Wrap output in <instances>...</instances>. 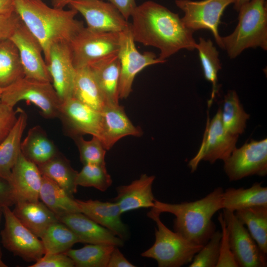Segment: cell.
<instances>
[{"label": "cell", "instance_id": "cell-25", "mask_svg": "<svg viewBox=\"0 0 267 267\" xmlns=\"http://www.w3.org/2000/svg\"><path fill=\"white\" fill-rule=\"evenodd\" d=\"M17 121L0 143V177L10 181L12 170L21 153L22 136L27 124V114L18 107Z\"/></svg>", "mask_w": 267, "mask_h": 267}, {"label": "cell", "instance_id": "cell-22", "mask_svg": "<svg viewBox=\"0 0 267 267\" xmlns=\"http://www.w3.org/2000/svg\"><path fill=\"white\" fill-rule=\"evenodd\" d=\"M155 178L145 174L128 185L117 187V195L114 199L122 214L142 208H152L156 200L152 187Z\"/></svg>", "mask_w": 267, "mask_h": 267}, {"label": "cell", "instance_id": "cell-42", "mask_svg": "<svg viewBox=\"0 0 267 267\" xmlns=\"http://www.w3.org/2000/svg\"><path fill=\"white\" fill-rule=\"evenodd\" d=\"M30 267H74L73 260L65 253H46Z\"/></svg>", "mask_w": 267, "mask_h": 267}, {"label": "cell", "instance_id": "cell-14", "mask_svg": "<svg viewBox=\"0 0 267 267\" xmlns=\"http://www.w3.org/2000/svg\"><path fill=\"white\" fill-rule=\"evenodd\" d=\"M58 118L65 134L71 138L91 134L100 138L102 115L72 97L62 102Z\"/></svg>", "mask_w": 267, "mask_h": 267}, {"label": "cell", "instance_id": "cell-24", "mask_svg": "<svg viewBox=\"0 0 267 267\" xmlns=\"http://www.w3.org/2000/svg\"><path fill=\"white\" fill-rule=\"evenodd\" d=\"M12 212L21 223L41 238L52 223L59 221L57 216L43 203L20 202L15 204Z\"/></svg>", "mask_w": 267, "mask_h": 267}, {"label": "cell", "instance_id": "cell-12", "mask_svg": "<svg viewBox=\"0 0 267 267\" xmlns=\"http://www.w3.org/2000/svg\"><path fill=\"white\" fill-rule=\"evenodd\" d=\"M9 208L1 209L5 221L0 233L3 246L24 261L35 262L45 254L43 243L21 223Z\"/></svg>", "mask_w": 267, "mask_h": 267}, {"label": "cell", "instance_id": "cell-46", "mask_svg": "<svg viewBox=\"0 0 267 267\" xmlns=\"http://www.w3.org/2000/svg\"><path fill=\"white\" fill-rule=\"evenodd\" d=\"M115 246L111 253L107 267H134Z\"/></svg>", "mask_w": 267, "mask_h": 267}, {"label": "cell", "instance_id": "cell-4", "mask_svg": "<svg viewBox=\"0 0 267 267\" xmlns=\"http://www.w3.org/2000/svg\"><path fill=\"white\" fill-rule=\"evenodd\" d=\"M238 23L230 34L222 37V48L233 59L248 48L267 50V0H250L238 11Z\"/></svg>", "mask_w": 267, "mask_h": 267}, {"label": "cell", "instance_id": "cell-5", "mask_svg": "<svg viewBox=\"0 0 267 267\" xmlns=\"http://www.w3.org/2000/svg\"><path fill=\"white\" fill-rule=\"evenodd\" d=\"M147 216L157 225L155 240L141 256L155 260L159 267H180L190 264L203 245L192 244L169 229L160 219V215L150 211Z\"/></svg>", "mask_w": 267, "mask_h": 267}, {"label": "cell", "instance_id": "cell-19", "mask_svg": "<svg viewBox=\"0 0 267 267\" xmlns=\"http://www.w3.org/2000/svg\"><path fill=\"white\" fill-rule=\"evenodd\" d=\"M101 113L102 128L99 139L106 150L125 136L142 135L141 129L133 124L124 107L119 104H106Z\"/></svg>", "mask_w": 267, "mask_h": 267}, {"label": "cell", "instance_id": "cell-6", "mask_svg": "<svg viewBox=\"0 0 267 267\" xmlns=\"http://www.w3.org/2000/svg\"><path fill=\"white\" fill-rule=\"evenodd\" d=\"M21 100L33 103L47 119L58 118L62 102L51 82L24 77L1 89L0 101L14 108Z\"/></svg>", "mask_w": 267, "mask_h": 267}, {"label": "cell", "instance_id": "cell-1", "mask_svg": "<svg viewBox=\"0 0 267 267\" xmlns=\"http://www.w3.org/2000/svg\"><path fill=\"white\" fill-rule=\"evenodd\" d=\"M131 17L135 42L157 48L158 57L163 61L181 49H195L194 32L185 26L178 14L158 3L144 1L136 6Z\"/></svg>", "mask_w": 267, "mask_h": 267}, {"label": "cell", "instance_id": "cell-47", "mask_svg": "<svg viewBox=\"0 0 267 267\" xmlns=\"http://www.w3.org/2000/svg\"><path fill=\"white\" fill-rule=\"evenodd\" d=\"M13 0H0V14L14 11Z\"/></svg>", "mask_w": 267, "mask_h": 267}, {"label": "cell", "instance_id": "cell-23", "mask_svg": "<svg viewBox=\"0 0 267 267\" xmlns=\"http://www.w3.org/2000/svg\"><path fill=\"white\" fill-rule=\"evenodd\" d=\"M106 104H119L120 63L118 54L89 65Z\"/></svg>", "mask_w": 267, "mask_h": 267}, {"label": "cell", "instance_id": "cell-31", "mask_svg": "<svg viewBox=\"0 0 267 267\" xmlns=\"http://www.w3.org/2000/svg\"><path fill=\"white\" fill-rule=\"evenodd\" d=\"M262 251L267 254V206H255L234 212Z\"/></svg>", "mask_w": 267, "mask_h": 267}, {"label": "cell", "instance_id": "cell-49", "mask_svg": "<svg viewBox=\"0 0 267 267\" xmlns=\"http://www.w3.org/2000/svg\"><path fill=\"white\" fill-rule=\"evenodd\" d=\"M250 0H234V8L238 11L240 8L245 4L248 2Z\"/></svg>", "mask_w": 267, "mask_h": 267}, {"label": "cell", "instance_id": "cell-3", "mask_svg": "<svg viewBox=\"0 0 267 267\" xmlns=\"http://www.w3.org/2000/svg\"><path fill=\"white\" fill-rule=\"evenodd\" d=\"M223 192L222 188L218 187L200 199L177 204L155 200L150 211L159 215H174V231L192 244L204 245L216 231L212 219L216 212L222 210Z\"/></svg>", "mask_w": 267, "mask_h": 267}, {"label": "cell", "instance_id": "cell-28", "mask_svg": "<svg viewBox=\"0 0 267 267\" xmlns=\"http://www.w3.org/2000/svg\"><path fill=\"white\" fill-rule=\"evenodd\" d=\"M222 209L235 212L255 206H267V187L255 182L250 187H230L223 190Z\"/></svg>", "mask_w": 267, "mask_h": 267}, {"label": "cell", "instance_id": "cell-2", "mask_svg": "<svg viewBox=\"0 0 267 267\" xmlns=\"http://www.w3.org/2000/svg\"><path fill=\"white\" fill-rule=\"evenodd\" d=\"M14 10L40 43L45 62L56 43H70L85 27L75 18L78 12L50 7L42 0H13Z\"/></svg>", "mask_w": 267, "mask_h": 267}, {"label": "cell", "instance_id": "cell-8", "mask_svg": "<svg viewBox=\"0 0 267 267\" xmlns=\"http://www.w3.org/2000/svg\"><path fill=\"white\" fill-rule=\"evenodd\" d=\"M234 0H176L177 6L184 15L181 18L185 26L193 31H210L217 44L222 48V37L219 32L221 18L225 8Z\"/></svg>", "mask_w": 267, "mask_h": 267}, {"label": "cell", "instance_id": "cell-21", "mask_svg": "<svg viewBox=\"0 0 267 267\" xmlns=\"http://www.w3.org/2000/svg\"><path fill=\"white\" fill-rule=\"evenodd\" d=\"M76 200L82 213L124 241L129 238V230L121 220L122 214L115 202Z\"/></svg>", "mask_w": 267, "mask_h": 267}, {"label": "cell", "instance_id": "cell-48", "mask_svg": "<svg viewBox=\"0 0 267 267\" xmlns=\"http://www.w3.org/2000/svg\"><path fill=\"white\" fill-rule=\"evenodd\" d=\"M78 0H51V4L53 7L57 8H64L72 2Z\"/></svg>", "mask_w": 267, "mask_h": 267}, {"label": "cell", "instance_id": "cell-44", "mask_svg": "<svg viewBox=\"0 0 267 267\" xmlns=\"http://www.w3.org/2000/svg\"><path fill=\"white\" fill-rule=\"evenodd\" d=\"M13 188L10 183L0 177V208L11 207L15 204Z\"/></svg>", "mask_w": 267, "mask_h": 267}, {"label": "cell", "instance_id": "cell-39", "mask_svg": "<svg viewBox=\"0 0 267 267\" xmlns=\"http://www.w3.org/2000/svg\"><path fill=\"white\" fill-rule=\"evenodd\" d=\"M221 232L215 231L210 239L194 256L189 267H216L220 255Z\"/></svg>", "mask_w": 267, "mask_h": 267}, {"label": "cell", "instance_id": "cell-30", "mask_svg": "<svg viewBox=\"0 0 267 267\" xmlns=\"http://www.w3.org/2000/svg\"><path fill=\"white\" fill-rule=\"evenodd\" d=\"M38 167L42 175L53 180L70 196L73 197L77 192L76 178L78 172L59 152L52 158Z\"/></svg>", "mask_w": 267, "mask_h": 267}, {"label": "cell", "instance_id": "cell-13", "mask_svg": "<svg viewBox=\"0 0 267 267\" xmlns=\"http://www.w3.org/2000/svg\"><path fill=\"white\" fill-rule=\"evenodd\" d=\"M231 250L238 267H266L264 254L234 212L222 209Z\"/></svg>", "mask_w": 267, "mask_h": 267}, {"label": "cell", "instance_id": "cell-37", "mask_svg": "<svg viewBox=\"0 0 267 267\" xmlns=\"http://www.w3.org/2000/svg\"><path fill=\"white\" fill-rule=\"evenodd\" d=\"M112 180L106 165L86 164L78 172L76 178L77 186L92 187L101 191H106Z\"/></svg>", "mask_w": 267, "mask_h": 267}, {"label": "cell", "instance_id": "cell-32", "mask_svg": "<svg viewBox=\"0 0 267 267\" xmlns=\"http://www.w3.org/2000/svg\"><path fill=\"white\" fill-rule=\"evenodd\" d=\"M25 76L18 50L9 39L0 42V89Z\"/></svg>", "mask_w": 267, "mask_h": 267}, {"label": "cell", "instance_id": "cell-18", "mask_svg": "<svg viewBox=\"0 0 267 267\" xmlns=\"http://www.w3.org/2000/svg\"><path fill=\"white\" fill-rule=\"evenodd\" d=\"M9 182L15 203L39 201L42 175L38 166L26 159L21 152L12 170Z\"/></svg>", "mask_w": 267, "mask_h": 267}, {"label": "cell", "instance_id": "cell-38", "mask_svg": "<svg viewBox=\"0 0 267 267\" xmlns=\"http://www.w3.org/2000/svg\"><path fill=\"white\" fill-rule=\"evenodd\" d=\"M72 138L78 147L80 160L83 165H106L105 156L106 150L97 137L92 136L89 140H85L82 136H77Z\"/></svg>", "mask_w": 267, "mask_h": 267}, {"label": "cell", "instance_id": "cell-17", "mask_svg": "<svg viewBox=\"0 0 267 267\" xmlns=\"http://www.w3.org/2000/svg\"><path fill=\"white\" fill-rule=\"evenodd\" d=\"M46 63L52 84L61 102L72 97L76 68L70 43L52 45Z\"/></svg>", "mask_w": 267, "mask_h": 267}, {"label": "cell", "instance_id": "cell-16", "mask_svg": "<svg viewBox=\"0 0 267 267\" xmlns=\"http://www.w3.org/2000/svg\"><path fill=\"white\" fill-rule=\"evenodd\" d=\"M9 39L18 50L25 77L51 83L42 47L21 20Z\"/></svg>", "mask_w": 267, "mask_h": 267}, {"label": "cell", "instance_id": "cell-33", "mask_svg": "<svg viewBox=\"0 0 267 267\" xmlns=\"http://www.w3.org/2000/svg\"><path fill=\"white\" fill-rule=\"evenodd\" d=\"M223 102L221 113L223 127L228 133L239 135L244 132L250 115L244 110L235 90H229Z\"/></svg>", "mask_w": 267, "mask_h": 267}, {"label": "cell", "instance_id": "cell-27", "mask_svg": "<svg viewBox=\"0 0 267 267\" xmlns=\"http://www.w3.org/2000/svg\"><path fill=\"white\" fill-rule=\"evenodd\" d=\"M72 97L99 112L106 104L89 66L76 68Z\"/></svg>", "mask_w": 267, "mask_h": 267}, {"label": "cell", "instance_id": "cell-26", "mask_svg": "<svg viewBox=\"0 0 267 267\" xmlns=\"http://www.w3.org/2000/svg\"><path fill=\"white\" fill-rule=\"evenodd\" d=\"M21 152L26 159L39 166L54 157L59 151L45 131L37 125L29 130L21 141Z\"/></svg>", "mask_w": 267, "mask_h": 267}, {"label": "cell", "instance_id": "cell-29", "mask_svg": "<svg viewBox=\"0 0 267 267\" xmlns=\"http://www.w3.org/2000/svg\"><path fill=\"white\" fill-rule=\"evenodd\" d=\"M40 198L57 218L69 214L81 213L76 199L53 180L43 175Z\"/></svg>", "mask_w": 267, "mask_h": 267}, {"label": "cell", "instance_id": "cell-11", "mask_svg": "<svg viewBox=\"0 0 267 267\" xmlns=\"http://www.w3.org/2000/svg\"><path fill=\"white\" fill-rule=\"evenodd\" d=\"M224 162V171L230 181L267 174V139L251 140L235 148Z\"/></svg>", "mask_w": 267, "mask_h": 267}, {"label": "cell", "instance_id": "cell-36", "mask_svg": "<svg viewBox=\"0 0 267 267\" xmlns=\"http://www.w3.org/2000/svg\"><path fill=\"white\" fill-rule=\"evenodd\" d=\"M45 254L64 253L76 243V235L66 225L58 221L52 223L41 237Z\"/></svg>", "mask_w": 267, "mask_h": 267}, {"label": "cell", "instance_id": "cell-40", "mask_svg": "<svg viewBox=\"0 0 267 267\" xmlns=\"http://www.w3.org/2000/svg\"><path fill=\"white\" fill-rule=\"evenodd\" d=\"M218 221L222 228L220 245V255L216 267H238L231 250L228 232L222 213H220Z\"/></svg>", "mask_w": 267, "mask_h": 267}, {"label": "cell", "instance_id": "cell-20", "mask_svg": "<svg viewBox=\"0 0 267 267\" xmlns=\"http://www.w3.org/2000/svg\"><path fill=\"white\" fill-rule=\"evenodd\" d=\"M76 235L80 242L108 244L122 246L124 240L82 213L64 215L58 218Z\"/></svg>", "mask_w": 267, "mask_h": 267}, {"label": "cell", "instance_id": "cell-41", "mask_svg": "<svg viewBox=\"0 0 267 267\" xmlns=\"http://www.w3.org/2000/svg\"><path fill=\"white\" fill-rule=\"evenodd\" d=\"M18 109L15 110L0 101V143L6 138L14 126Z\"/></svg>", "mask_w": 267, "mask_h": 267}, {"label": "cell", "instance_id": "cell-15", "mask_svg": "<svg viewBox=\"0 0 267 267\" xmlns=\"http://www.w3.org/2000/svg\"><path fill=\"white\" fill-rule=\"evenodd\" d=\"M69 5L84 18L87 28L95 31L121 33L130 23L113 4L102 0H78Z\"/></svg>", "mask_w": 267, "mask_h": 267}, {"label": "cell", "instance_id": "cell-45", "mask_svg": "<svg viewBox=\"0 0 267 267\" xmlns=\"http://www.w3.org/2000/svg\"><path fill=\"white\" fill-rule=\"evenodd\" d=\"M128 20L136 7L135 0H108Z\"/></svg>", "mask_w": 267, "mask_h": 267}, {"label": "cell", "instance_id": "cell-35", "mask_svg": "<svg viewBox=\"0 0 267 267\" xmlns=\"http://www.w3.org/2000/svg\"><path fill=\"white\" fill-rule=\"evenodd\" d=\"M195 49L198 51L200 62L205 79L212 85L211 97L208 102L210 105L219 90L218 74L222 68L219 52L210 39L200 37Z\"/></svg>", "mask_w": 267, "mask_h": 267}, {"label": "cell", "instance_id": "cell-51", "mask_svg": "<svg viewBox=\"0 0 267 267\" xmlns=\"http://www.w3.org/2000/svg\"><path fill=\"white\" fill-rule=\"evenodd\" d=\"M1 92V89H0V98Z\"/></svg>", "mask_w": 267, "mask_h": 267}, {"label": "cell", "instance_id": "cell-7", "mask_svg": "<svg viewBox=\"0 0 267 267\" xmlns=\"http://www.w3.org/2000/svg\"><path fill=\"white\" fill-rule=\"evenodd\" d=\"M75 68L117 54L120 33L103 32L84 27L70 43Z\"/></svg>", "mask_w": 267, "mask_h": 267}, {"label": "cell", "instance_id": "cell-43", "mask_svg": "<svg viewBox=\"0 0 267 267\" xmlns=\"http://www.w3.org/2000/svg\"><path fill=\"white\" fill-rule=\"evenodd\" d=\"M21 19L15 11L0 14V42L9 39Z\"/></svg>", "mask_w": 267, "mask_h": 267}, {"label": "cell", "instance_id": "cell-34", "mask_svg": "<svg viewBox=\"0 0 267 267\" xmlns=\"http://www.w3.org/2000/svg\"><path fill=\"white\" fill-rule=\"evenodd\" d=\"M115 246L108 244H89L78 249H70L65 254L77 267H107Z\"/></svg>", "mask_w": 267, "mask_h": 267}, {"label": "cell", "instance_id": "cell-10", "mask_svg": "<svg viewBox=\"0 0 267 267\" xmlns=\"http://www.w3.org/2000/svg\"><path fill=\"white\" fill-rule=\"evenodd\" d=\"M239 135L227 132L223 127L221 109L213 119L208 118L206 129L200 147L188 162L191 172H194L201 161L213 164L218 160L226 159L236 148Z\"/></svg>", "mask_w": 267, "mask_h": 267}, {"label": "cell", "instance_id": "cell-50", "mask_svg": "<svg viewBox=\"0 0 267 267\" xmlns=\"http://www.w3.org/2000/svg\"><path fill=\"white\" fill-rule=\"evenodd\" d=\"M1 208H0V219L1 216ZM7 266L3 263L2 260V253L0 247V267H7Z\"/></svg>", "mask_w": 267, "mask_h": 267}, {"label": "cell", "instance_id": "cell-9", "mask_svg": "<svg viewBox=\"0 0 267 267\" xmlns=\"http://www.w3.org/2000/svg\"><path fill=\"white\" fill-rule=\"evenodd\" d=\"M118 56L120 63L119 98H127L132 90L136 75L145 67L166 61L152 52L140 53L137 49L130 27L120 33Z\"/></svg>", "mask_w": 267, "mask_h": 267}]
</instances>
